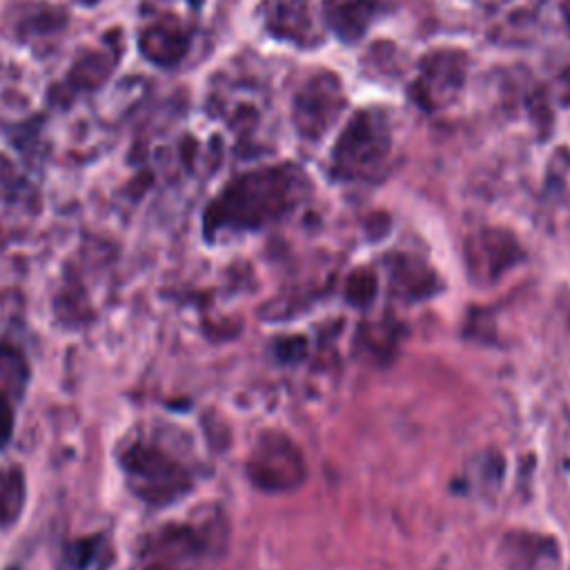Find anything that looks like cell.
I'll use <instances>...</instances> for the list:
<instances>
[{
	"instance_id": "7a4b0ae2",
	"label": "cell",
	"mask_w": 570,
	"mask_h": 570,
	"mask_svg": "<svg viewBox=\"0 0 570 570\" xmlns=\"http://www.w3.org/2000/svg\"><path fill=\"white\" fill-rule=\"evenodd\" d=\"M207 559L209 539L194 525H165L140 552L142 570H203Z\"/></svg>"
},
{
	"instance_id": "6da1fadb",
	"label": "cell",
	"mask_w": 570,
	"mask_h": 570,
	"mask_svg": "<svg viewBox=\"0 0 570 570\" xmlns=\"http://www.w3.org/2000/svg\"><path fill=\"white\" fill-rule=\"evenodd\" d=\"M296 171L292 167H274L240 176L212 205L207 214L209 227H256L281 216L294 200Z\"/></svg>"
},
{
	"instance_id": "52a82bcc",
	"label": "cell",
	"mask_w": 570,
	"mask_h": 570,
	"mask_svg": "<svg viewBox=\"0 0 570 570\" xmlns=\"http://www.w3.org/2000/svg\"><path fill=\"white\" fill-rule=\"evenodd\" d=\"M379 9V0H341L332 9V27L341 38H356Z\"/></svg>"
},
{
	"instance_id": "277c9868",
	"label": "cell",
	"mask_w": 570,
	"mask_h": 570,
	"mask_svg": "<svg viewBox=\"0 0 570 570\" xmlns=\"http://www.w3.org/2000/svg\"><path fill=\"white\" fill-rule=\"evenodd\" d=\"M390 151V134L379 111H361L343 131L334 158L345 174H363L385 160Z\"/></svg>"
},
{
	"instance_id": "5b68a950",
	"label": "cell",
	"mask_w": 570,
	"mask_h": 570,
	"mask_svg": "<svg viewBox=\"0 0 570 570\" xmlns=\"http://www.w3.org/2000/svg\"><path fill=\"white\" fill-rule=\"evenodd\" d=\"M341 85L332 73H321L307 82V87L296 98V122L298 129L316 138L343 109Z\"/></svg>"
},
{
	"instance_id": "3957f363",
	"label": "cell",
	"mask_w": 570,
	"mask_h": 570,
	"mask_svg": "<svg viewBox=\"0 0 570 570\" xmlns=\"http://www.w3.org/2000/svg\"><path fill=\"white\" fill-rule=\"evenodd\" d=\"M122 463L136 492L149 501H169L189 485L187 472L149 443L131 445Z\"/></svg>"
},
{
	"instance_id": "8992f818",
	"label": "cell",
	"mask_w": 570,
	"mask_h": 570,
	"mask_svg": "<svg viewBox=\"0 0 570 570\" xmlns=\"http://www.w3.org/2000/svg\"><path fill=\"white\" fill-rule=\"evenodd\" d=\"M109 566V546L102 537H89L65 546L58 570H105Z\"/></svg>"
},
{
	"instance_id": "ba28073f",
	"label": "cell",
	"mask_w": 570,
	"mask_h": 570,
	"mask_svg": "<svg viewBox=\"0 0 570 570\" xmlns=\"http://www.w3.org/2000/svg\"><path fill=\"white\" fill-rule=\"evenodd\" d=\"M9 432H11V410L4 403V399L0 396V443L7 441Z\"/></svg>"
}]
</instances>
